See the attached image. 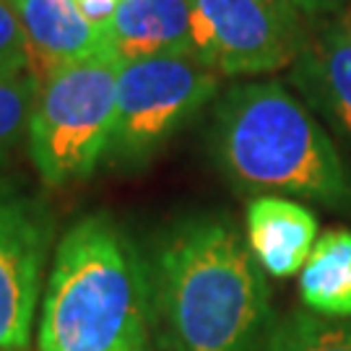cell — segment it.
I'll return each instance as SVG.
<instances>
[{"mask_svg":"<svg viewBox=\"0 0 351 351\" xmlns=\"http://www.w3.org/2000/svg\"><path fill=\"white\" fill-rule=\"evenodd\" d=\"M304 50L294 0H193V55L221 75H255Z\"/></svg>","mask_w":351,"mask_h":351,"instance_id":"cell-6","label":"cell"},{"mask_svg":"<svg viewBox=\"0 0 351 351\" xmlns=\"http://www.w3.org/2000/svg\"><path fill=\"white\" fill-rule=\"evenodd\" d=\"M39 81L32 71L0 78V164L29 136Z\"/></svg>","mask_w":351,"mask_h":351,"instance_id":"cell-14","label":"cell"},{"mask_svg":"<svg viewBox=\"0 0 351 351\" xmlns=\"http://www.w3.org/2000/svg\"><path fill=\"white\" fill-rule=\"evenodd\" d=\"M263 351H351V317L289 315L268 333Z\"/></svg>","mask_w":351,"mask_h":351,"instance_id":"cell-13","label":"cell"},{"mask_svg":"<svg viewBox=\"0 0 351 351\" xmlns=\"http://www.w3.org/2000/svg\"><path fill=\"white\" fill-rule=\"evenodd\" d=\"M294 3L300 5V11H307V13L323 11V8H330V5H333V0H294Z\"/></svg>","mask_w":351,"mask_h":351,"instance_id":"cell-17","label":"cell"},{"mask_svg":"<svg viewBox=\"0 0 351 351\" xmlns=\"http://www.w3.org/2000/svg\"><path fill=\"white\" fill-rule=\"evenodd\" d=\"M154 326L167 351H252L268 326V284L224 216L185 219L154 258Z\"/></svg>","mask_w":351,"mask_h":351,"instance_id":"cell-1","label":"cell"},{"mask_svg":"<svg viewBox=\"0 0 351 351\" xmlns=\"http://www.w3.org/2000/svg\"><path fill=\"white\" fill-rule=\"evenodd\" d=\"M154 323L151 271L112 216L94 213L58 245L39 351H146Z\"/></svg>","mask_w":351,"mask_h":351,"instance_id":"cell-2","label":"cell"},{"mask_svg":"<svg viewBox=\"0 0 351 351\" xmlns=\"http://www.w3.org/2000/svg\"><path fill=\"white\" fill-rule=\"evenodd\" d=\"M219 88V73L193 55H154L123 63L117 78V120L110 156L143 164Z\"/></svg>","mask_w":351,"mask_h":351,"instance_id":"cell-5","label":"cell"},{"mask_svg":"<svg viewBox=\"0 0 351 351\" xmlns=\"http://www.w3.org/2000/svg\"><path fill=\"white\" fill-rule=\"evenodd\" d=\"M317 219L300 203L261 195L247 206V245L274 278L300 274L315 247Z\"/></svg>","mask_w":351,"mask_h":351,"instance_id":"cell-10","label":"cell"},{"mask_svg":"<svg viewBox=\"0 0 351 351\" xmlns=\"http://www.w3.org/2000/svg\"><path fill=\"white\" fill-rule=\"evenodd\" d=\"M211 130L213 156L239 188L351 206V175L330 136L281 84L234 86Z\"/></svg>","mask_w":351,"mask_h":351,"instance_id":"cell-3","label":"cell"},{"mask_svg":"<svg viewBox=\"0 0 351 351\" xmlns=\"http://www.w3.org/2000/svg\"><path fill=\"white\" fill-rule=\"evenodd\" d=\"M29 42V71L42 81L55 68L86 60L107 47V34L91 26L73 0H8Z\"/></svg>","mask_w":351,"mask_h":351,"instance_id":"cell-8","label":"cell"},{"mask_svg":"<svg viewBox=\"0 0 351 351\" xmlns=\"http://www.w3.org/2000/svg\"><path fill=\"white\" fill-rule=\"evenodd\" d=\"M29 42L19 13L8 0H0V78L29 71Z\"/></svg>","mask_w":351,"mask_h":351,"instance_id":"cell-15","label":"cell"},{"mask_svg":"<svg viewBox=\"0 0 351 351\" xmlns=\"http://www.w3.org/2000/svg\"><path fill=\"white\" fill-rule=\"evenodd\" d=\"M120 68L112 50H101L86 60L60 65L39 81L29 151L47 185L60 188L86 180L110 151Z\"/></svg>","mask_w":351,"mask_h":351,"instance_id":"cell-4","label":"cell"},{"mask_svg":"<svg viewBox=\"0 0 351 351\" xmlns=\"http://www.w3.org/2000/svg\"><path fill=\"white\" fill-rule=\"evenodd\" d=\"M304 88L351 138V16L328 24L300 60Z\"/></svg>","mask_w":351,"mask_h":351,"instance_id":"cell-11","label":"cell"},{"mask_svg":"<svg viewBox=\"0 0 351 351\" xmlns=\"http://www.w3.org/2000/svg\"><path fill=\"white\" fill-rule=\"evenodd\" d=\"M146 351H149V349H146Z\"/></svg>","mask_w":351,"mask_h":351,"instance_id":"cell-18","label":"cell"},{"mask_svg":"<svg viewBox=\"0 0 351 351\" xmlns=\"http://www.w3.org/2000/svg\"><path fill=\"white\" fill-rule=\"evenodd\" d=\"M104 34L120 63L193 55V0H120Z\"/></svg>","mask_w":351,"mask_h":351,"instance_id":"cell-9","label":"cell"},{"mask_svg":"<svg viewBox=\"0 0 351 351\" xmlns=\"http://www.w3.org/2000/svg\"><path fill=\"white\" fill-rule=\"evenodd\" d=\"M50 234V216L39 203L0 185V351H24L29 343Z\"/></svg>","mask_w":351,"mask_h":351,"instance_id":"cell-7","label":"cell"},{"mask_svg":"<svg viewBox=\"0 0 351 351\" xmlns=\"http://www.w3.org/2000/svg\"><path fill=\"white\" fill-rule=\"evenodd\" d=\"M73 3L75 8L81 11V16L91 26H97L99 32H107V26L114 19L117 5H120V0H73Z\"/></svg>","mask_w":351,"mask_h":351,"instance_id":"cell-16","label":"cell"},{"mask_svg":"<svg viewBox=\"0 0 351 351\" xmlns=\"http://www.w3.org/2000/svg\"><path fill=\"white\" fill-rule=\"evenodd\" d=\"M302 302L310 313L351 317V232L330 229L315 242L300 276Z\"/></svg>","mask_w":351,"mask_h":351,"instance_id":"cell-12","label":"cell"}]
</instances>
